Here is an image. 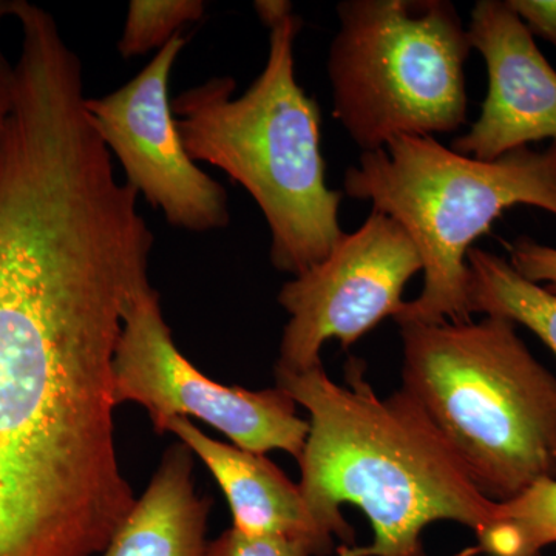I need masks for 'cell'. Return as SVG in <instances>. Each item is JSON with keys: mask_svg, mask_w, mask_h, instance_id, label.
<instances>
[{"mask_svg": "<svg viewBox=\"0 0 556 556\" xmlns=\"http://www.w3.org/2000/svg\"><path fill=\"white\" fill-rule=\"evenodd\" d=\"M508 262L517 273L556 294V248L530 237H517L506 244Z\"/></svg>", "mask_w": 556, "mask_h": 556, "instance_id": "obj_17", "label": "cell"}, {"mask_svg": "<svg viewBox=\"0 0 556 556\" xmlns=\"http://www.w3.org/2000/svg\"><path fill=\"white\" fill-rule=\"evenodd\" d=\"M206 556H314V552L288 538L249 536L229 529L207 544Z\"/></svg>", "mask_w": 556, "mask_h": 556, "instance_id": "obj_16", "label": "cell"}, {"mask_svg": "<svg viewBox=\"0 0 556 556\" xmlns=\"http://www.w3.org/2000/svg\"><path fill=\"white\" fill-rule=\"evenodd\" d=\"M193 453L178 442L166 450L159 470L102 556H206L212 501L197 495Z\"/></svg>", "mask_w": 556, "mask_h": 556, "instance_id": "obj_12", "label": "cell"}, {"mask_svg": "<svg viewBox=\"0 0 556 556\" xmlns=\"http://www.w3.org/2000/svg\"><path fill=\"white\" fill-rule=\"evenodd\" d=\"M206 3L201 0H131L123 36L118 42L121 56H141L161 50L182 27L204 16Z\"/></svg>", "mask_w": 556, "mask_h": 556, "instance_id": "obj_15", "label": "cell"}, {"mask_svg": "<svg viewBox=\"0 0 556 556\" xmlns=\"http://www.w3.org/2000/svg\"><path fill=\"white\" fill-rule=\"evenodd\" d=\"M142 291L78 241L0 236V556L102 554L134 510L113 358Z\"/></svg>", "mask_w": 556, "mask_h": 556, "instance_id": "obj_1", "label": "cell"}, {"mask_svg": "<svg viewBox=\"0 0 556 556\" xmlns=\"http://www.w3.org/2000/svg\"><path fill=\"white\" fill-rule=\"evenodd\" d=\"M468 313L508 318L532 331L556 356V294L527 280L507 258L481 248L467 255Z\"/></svg>", "mask_w": 556, "mask_h": 556, "instance_id": "obj_13", "label": "cell"}, {"mask_svg": "<svg viewBox=\"0 0 556 556\" xmlns=\"http://www.w3.org/2000/svg\"><path fill=\"white\" fill-rule=\"evenodd\" d=\"M422 260L399 223L371 211L345 232L327 257L287 281L278 303L289 314L276 368L303 372L320 367L321 348L338 339L343 350L396 317L404 289Z\"/></svg>", "mask_w": 556, "mask_h": 556, "instance_id": "obj_8", "label": "cell"}, {"mask_svg": "<svg viewBox=\"0 0 556 556\" xmlns=\"http://www.w3.org/2000/svg\"><path fill=\"white\" fill-rule=\"evenodd\" d=\"M365 375L358 357L345 362L343 383L324 365L276 368L277 387L311 416L299 485L320 526L342 541L334 556H427L424 530L437 521L477 535L495 503L405 391L380 397Z\"/></svg>", "mask_w": 556, "mask_h": 556, "instance_id": "obj_2", "label": "cell"}, {"mask_svg": "<svg viewBox=\"0 0 556 556\" xmlns=\"http://www.w3.org/2000/svg\"><path fill=\"white\" fill-rule=\"evenodd\" d=\"M402 391L479 492L506 503L556 479V378L508 318L401 324Z\"/></svg>", "mask_w": 556, "mask_h": 556, "instance_id": "obj_4", "label": "cell"}, {"mask_svg": "<svg viewBox=\"0 0 556 556\" xmlns=\"http://www.w3.org/2000/svg\"><path fill=\"white\" fill-rule=\"evenodd\" d=\"M17 0H0V22L13 16Z\"/></svg>", "mask_w": 556, "mask_h": 556, "instance_id": "obj_21", "label": "cell"}, {"mask_svg": "<svg viewBox=\"0 0 556 556\" xmlns=\"http://www.w3.org/2000/svg\"><path fill=\"white\" fill-rule=\"evenodd\" d=\"M477 538V546L459 556H540L556 544V479H543L514 500L495 503Z\"/></svg>", "mask_w": 556, "mask_h": 556, "instance_id": "obj_14", "label": "cell"}, {"mask_svg": "<svg viewBox=\"0 0 556 556\" xmlns=\"http://www.w3.org/2000/svg\"><path fill=\"white\" fill-rule=\"evenodd\" d=\"M328 54L332 116L365 152L468 123L463 17L450 0H343Z\"/></svg>", "mask_w": 556, "mask_h": 556, "instance_id": "obj_6", "label": "cell"}, {"mask_svg": "<svg viewBox=\"0 0 556 556\" xmlns=\"http://www.w3.org/2000/svg\"><path fill=\"white\" fill-rule=\"evenodd\" d=\"M254 9L257 11L258 20L270 28L278 22L283 21L292 11V3L287 0H260L254 3Z\"/></svg>", "mask_w": 556, "mask_h": 556, "instance_id": "obj_20", "label": "cell"}, {"mask_svg": "<svg viewBox=\"0 0 556 556\" xmlns=\"http://www.w3.org/2000/svg\"><path fill=\"white\" fill-rule=\"evenodd\" d=\"M343 195L402 226L422 260L424 287L394 317L401 324L470 320L467 255L507 208L556 217V141L481 161L434 137H396L345 170Z\"/></svg>", "mask_w": 556, "mask_h": 556, "instance_id": "obj_5", "label": "cell"}, {"mask_svg": "<svg viewBox=\"0 0 556 556\" xmlns=\"http://www.w3.org/2000/svg\"><path fill=\"white\" fill-rule=\"evenodd\" d=\"M14 84H16L14 64H11L0 50V137H2L11 109H13Z\"/></svg>", "mask_w": 556, "mask_h": 556, "instance_id": "obj_19", "label": "cell"}, {"mask_svg": "<svg viewBox=\"0 0 556 556\" xmlns=\"http://www.w3.org/2000/svg\"><path fill=\"white\" fill-rule=\"evenodd\" d=\"M188 39L175 36L126 86L87 98V112L126 182L175 228L211 232L228 228V193L185 148L172 110V70Z\"/></svg>", "mask_w": 556, "mask_h": 556, "instance_id": "obj_9", "label": "cell"}, {"mask_svg": "<svg viewBox=\"0 0 556 556\" xmlns=\"http://www.w3.org/2000/svg\"><path fill=\"white\" fill-rule=\"evenodd\" d=\"M485 62L489 91L470 130L453 139L460 155L492 161L556 141V70L508 0H479L467 28Z\"/></svg>", "mask_w": 556, "mask_h": 556, "instance_id": "obj_10", "label": "cell"}, {"mask_svg": "<svg viewBox=\"0 0 556 556\" xmlns=\"http://www.w3.org/2000/svg\"><path fill=\"white\" fill-rule=\"evenodd\" d=\"M113 378L116 405H141L159 433L178 417H195L236 447L257 455L283 450L299 460L305 448L309 422L298 416V404L283 390L222 386L179 353L153 288L142 292L127 313Z\"/></svg>", "mask_w": 556, "mask_h": 556, "instance_id": "obj_7", "label": "cell"}, {"mask_svg": "<svg viewBox=\"0 0 556 556\" xmlns=\"http://www.w3.org/2000/svg\"><path fill=\"white\" fill-rule=\"evenodd\" d=\"M167 431L203 460L222 486L232 511V529L249 536L300 541L314 556L334 554L336 538L314 517L300 485L268 457L215 441L185 417L172 420Z\"/></svg>", "mask_w": 556, "mask_h": 556, "instance_id": "obj_11", "label": "cell"}, {"mask_svg": "<svg viewBox=\"0 0 556 556\" xmlns=\"http://www.w3.org/2000/svg\"><path fill=\"white\" fill-rule=\"evenodd\" d=\"M302 20L269 28L265 68L240 97L236 79L204 80L172 100L190 159L218 167L247 190L268 223L269 258L280 273H305L342 239V190L328 188L317 102L295 76Z\"/></svg>", "mask_w": 556, "mask_h": 556, "instance_id": "obj_3", "label": "cell"}, {"mask_svg": "<svg viewBox=\"0 0 556 556\" xmlns=\"http://www.w3.org/2000/svg\"><path fill=\"white\" fill-rule=\"evenodd\" d=\"M532 36L556 47V0H508Z\"/></svg>", "mask_w": 556, "mask_h": 556, "instance_id": "obj_18", "label": "cell"}]
</instances>
